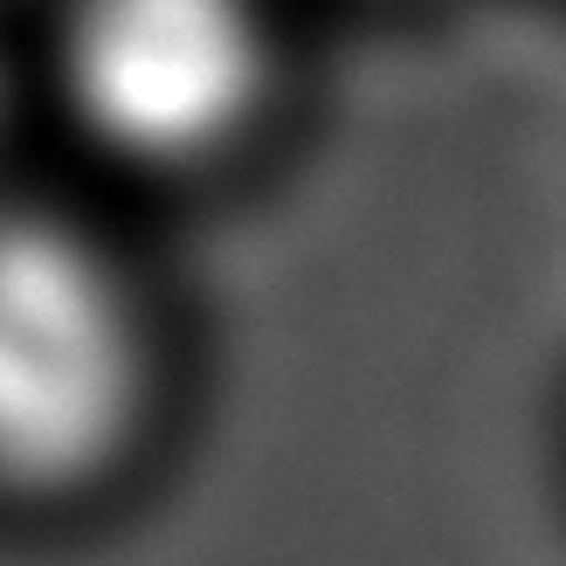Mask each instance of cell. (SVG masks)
<instances>
[{
    "label": "cell",
    "mask_w": 566,
    "mask_h": 566,
    "mask_svg": "<svg viewBox=\"0 0 566 566\" xmlns=\"http://www.w3.org/2000/svg\"><path fill=\"white\" fill-rule=\"evenodd\" d=\"M146 332L118 263L55 214H0V484L76 491L138 429Z\"/></svg>",
    "instance_id": "obj_1"
},
{
    "label": "cell",
    "mask_w": 566,
    "mask_h": 566,
    "mask_svg": "<svg viewBox=\"0 0 566 566\" xmlns=\"http://www.w3.org/2000/svg\"><path fill=\"white\" fill-rule=\"evenodd\" d=\"M70 118L132 166L221 153L270 91L256 0H70L55 42Z\"/></svg>",
    "instance_id": "obj_2"
},
{
    "label": "cell",
    "mask_w": 566,
    "mask_h": 566,
    "mask_svg": "<svg viewBox=\"0 0 566 566\" xmlns=\"http://www.w3.org/2000/svg\"><path fill=\"white\" fill-rule=\"evenodd\" d=\"M0 91H8V83H0Z\"/></svg>",
    "instance_id": "obj_3"
}]
</instances>
